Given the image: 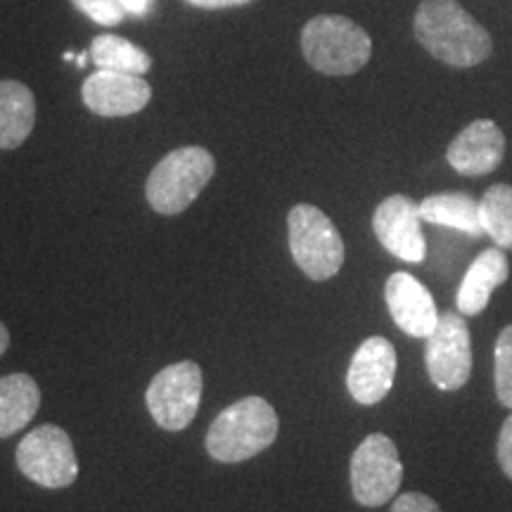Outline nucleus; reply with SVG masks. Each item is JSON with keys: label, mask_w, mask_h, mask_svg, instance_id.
<instances>
[{"label": "nucleus", "mask_w": 512, "mask_h": 512, "mask_svg": "<svg viewBox=\"0 0 512 512\" xmlns=\"http://www.w3.org/2000/svg\"><path fill=\"white\" fill-rule=\"evenodd\" d=\"M8 347H10V332L3 325V320H0V356H3L5 351H8Z\"/></svg>", "instance_id": "nucleus-27"}, {"label": "nucleus", "mask_w": 512, "mask_h": 512, "mask_svg": "<svg viewBox=\"0 0 512 512\" xmlns=\"http://www.w3.org/2000/svg\"><path fill=\"white\" fill-rule=\"evenodd\" d=\"M147 408L162 430H185L202 403V368L192 361H181L152 377L145 394Z\"/></svg>", "instance_id": "nucleus-8"}, {"label": "nucleus", "mask_w": 512, "mask_h": 512, "mask_svg": "<svg viewBox=\"0 0 512 512\" xmlns=\"http://www.w3.org/2000/svg\"><path fill=\"white\" fill-rule=\"evenodd\" d=\"M64 60H67V62H72V60H76V55L72 53V50H67V53H64Z\"/></svg>", "instance_id": "nucleus-29"}, {"label": "nucleus", "mask_w": 512, "mask_h": 512, "mask_svg": "<svg viewBox=\"0 0 512 512\" xmlns=\"http://www.w3.org/2000/svg\"><path fill=\"white\" fill-rule=\"evenodd\" d=\"M498 463H501V470L512 479V415L503 422L501 434H498Z\"/></svg>", "instance_id": "nucleus-24"}, {"label": "nucleus", "mask_w": 512, "mask_h": 512, "mask_svg": "<svg viewBox=\"0 0 512 512\" xmlns=\"http://www.w3.org/2000/svg\"><path fill=\"white\" fill-rule=\"evenodd\" d=\"M119 5L126 10V15L145 17L155 5V0H119Z\"/></svg>", "instance_id": "nucleus-26"}, {"label": "nucleus", "mask_w": 512, "mask_h": 512, "mask_svg": "<svg viewBox=\"0 0 512 512\" xmlns=\"http://www.w3.org/2000/svg\"><path fill=\"white\" fill-rule=\"evenodd\" d=\"M494 363L496 396L505 408H512V325H508L496 339Z\"/></svg>", "instance_id": "nucleus-21"}, {"label": "nucleus", "mask_w": 512, "mask_h": 512, "mask_svg": "<svg viewBox=\"0 0 512 512\" xmlns=\"http://www.w3.org/2000/svg\"><path fill=\"white\" fill-rule=\"evenodd\" d=\"M413 29L427 53L458 69L475 67L494 50L489 31L458 0H422Z\"/></svg>", "instance_id": "nucleus-1"}, {"label": "nucleus", "mask_w": 512, "mask_h": 512, "mask_svg": "<svg viewBox=\"0 0 512 512\" xmlns=\"http://www.w3.org/2000/svg\"><path fill=\"white\" fill-rule=\"evenodd\" d=\"M24 477L43 489H64L79 477V460L69 434L57 425H41L19 441L15 453Z\"/></svg>", "instance_id": "nucleus-6"}, {"label": "nucleus", "mask_w": 512, "mask_h": 512, "mask_svg": "<svg viewBox=\"0 0 512 512\" xmlns=\"http://www.w3.org/2000/svg\"><path fill=\"white\" fill-rule=\"evenodd\" d=\"M278 413L261 396H247L211 422L207 453L219 463H245L278 439Z\"/></svg>", "instance_id": "nucleus-2"}, {"label": "nucleus", "mask_w": 512, "mask_h": 512, "mask_svg": "<svg viewBox=\"0 0 512 512\" xmlns=\"http://www.w3.org/2000/svg\"><path fill=\"white\" fill-rule=\"evenodd\" d=\"M399 448L387 434H370L351 456V494L363 508H380L401 489Z\"/></svg>", "instance_id": "nucleus-7"}, {"label": "nucleus", "mask_w": 512, "mask_h": 512, "mask_svg": "<svg viewBox=\"0 0 512 512\" xmlns=\"http://www.w3.org/2000/svg\"><path fill=\"white\" fill-rule=\"evenodd\" d=\"M389 512H441V508L434 498L418 494V491H408V494L396 498Z\"/></svg>", "instance_id": "nucleus-23"}, {"label": "nucleus", "mask_w": 512, "mask_h": 512, "mask_svg": "<svg viewBox=\"0 0 512 512\" xmlns=\"http://www.w3.org/2000/svg\"><path fill=\"white\" fill-rule=\"evenodd\" d=\"M420 204L406 195H389L377 204L373 230L380 245L408 264H420L427 256V242L420 226Z\"/></svg>", "instance_id": "nucleus-10"}, {"label": "nucleus", "mask_w": 512, "mask_h": 512, "mask_svg": "<svg viewBox=\"0 0 512 512\" xmlns=\"http://www.w3.org/2000/svg\"><path fill=\"white\" fill-rule=\"evenodd\" d=\"M185 3L195 5V8L204 10H223V8H238V5H247L252 0H185Z\"/></svg>", "instance_id": "nucleus-25"}, {"label": "nucleus", "mask_w": 512, "mask_h": 512, "mask_svg": "<svg viewBox=\"0 0 512 512\" xmlns=\"http://www.w3.org/2000/svg\"><path fill=\"white\" fill-rule=\"evenodd\" d=\"M214 171L216 162L209 150L197 145L178 147L152 169L145 185L147 202L157 214H183L211 181Z\"/></svg>", "instance_id": "nucleus-4"}, {"label": "nucleus", "mask_w": 512, "mask_h": 512, "mask_svg": "<svg viewBox=\"0 0 512 512\" xmlns=\"http://www.w3.org/2000/svg\"><path fill=\"white\" fill-rule=\"evenodd\" d=\"M41 406V389L27 373L0 377V439L24 430Z\"/></svg>", "instance_id": "nucleus-17"}, {"label": "nucleus", "mask_w": 512, "mask_h": 512, "mask_svg": "<svg viewBox=\"0 0 512 512\" xmlns=\"http://www.w3.org/2000/svg\"><path fill=\"white\" fill-rule=\"evenodd\" d=\"M505 155V136L491 119H477L453 138L446 159L458 174L484 176L498 169Z\"/></svg>", "instance_id": "nucleus-13"}, {"label": "nucleus", "mask_w": 512, "mask_h": 512, "mask_svg": "<svg viewBox=\"0 0 512 512\" xmlns=\"http://www.w3.org/2000/svg\"><path fill=\"white\" fill-rule=\"evenodd\" d=\"M294 264L316 283L335 278L344 264V242L328 216L313 204H297L287 216Z\"/></svg>", "instance_id": "nucleus-5"}, {"label": "nucleus", "mask_w": 512, "mask_h": 512, "mask_svg": "<svg viewBox=\"0 0 512 512\" xmlns=\"http://www.w3.org/2000/svg\"><path fill=\"white\" fill-rule=\"evenodd\" d=\"M83 105L98 117H131L145 110L152 100V88L143 76L98 69L83 81Z\"/></svg>", "instance_id": "nucleus-11"}, {"label": "nucleus", "mask_w": 512, "mask_h": 512, "mask_svg": "<svg viewBox=\"0 0 512 512\" xmlns=\"http://www.w3.org/2000/svg\"><path fill=\"white\" fill-rule=\"evenodd\" d=\"M72 3L95 24H105V27H114L126 17V10L121 8L119 0H72Z\"/></svg>", "instance_id": "nucleus-22"}, {"label": "nucleus", "mask_w": 512, "mask_h": 512, "mask_svg": "<svg viewBox=\"0 0 512 512\" xmlns=\"http://www.w3.org/2000/svg\"><path fill=\"white\" fill-rule=\"evenodd\" d=\"M306 62L320 74L351 76L363 69L373 55L368 31L342 15H318L302 29Z\"/></svg>", "instance_id": "nucleus-3"}, {"label": "nucleus", "mask_w": 512, "mask_h": 512, "mask_svg": "<svg viewBox=\"0 0 512 512\" xmlns=\"http://www.w3.org/2000/svg\"><path fill=\"white\" fill-rule=\"evenodd\" d=\"M510 275L508 256L501 247L484 249L482 254L467 268L463 283H460L456 306L463 316H479L489 304L491 292L503 285Z\"/></svg>", "instance_id": "nucleus-15"}, {"label": "nucleus", "mask_w": 512, "mask_h": 512, "mask_svg": "<svg viewBox=\"0 0 512 512\" xmlns=\"http://www.w3.org/2000/svg\"><path fill=\"white\" fill-rule=\"evenodd\" d=\"M86 62H88V53L76 55V64H79V67H86Z\"/></svg>", "instance_id": "nucleus-28"}, {"label": "nucleus", "mask_w": 512, "mask_h": 512, "mask_svg": "<svg viewBox=\"0 0 512 512\" xmlns=\"http://www.w3.org/2000/svg\"><path fill=\"white\" fill-rule=\"evenodd\" d=\"M384 299H387L394 323L406 335L427 339L437 328L439 311L434 297L411 273L389 275L387 285H384Z\"/></svg>", "instance_id": "nucleus-14"}, {"label": "nucleus", "mask_w": 512, "mask_h": 512, "mask_svg": "<svg viewBox=\"0 0 512 512\" xmlns=\"http://www.w3.org/2000/svg\"><path fill=\"white\" fill-rule=\"evenodd\" d=\"M420 219L434 226L456 228L460 233L479 238L484 235L482 219H479V202L465 192H441L430 195L420 202Z\"/></svg>", "instance_id": "nucleus-18"}, {"label": "nucleus", "mask_w": 512, "mask_h": 512, "mask_svg": "<svg viewBox=\"0 0 512 512\" xmlns=\"http://www.w3.org/2000/svg\"><path fill=\"white\" fill-rule=\"evenodd\" d=\"M91 60L98 69H110V72H124L136 76L147 74L152 67L150 55L143 48L112 34L95 36V41L91 43Z\"/></svg>", "instance_id": "nucleus-19"}, {"label": "nucleus", "mask_w": 512, "mask_h": 512, "mask_svg": "<svg viewBox=\"0 0 512 512\" xmlns=\"http://www.w3.org/2000/svg\"><path fill=\"white\" fill-rule=\"evenodd\" d=\"M396 351L384 337H370L356 349L347 373V389L361 406H375L392 392Z\"/></svg>", "instance_id": "nucleus-12"}, {"label": "nucleus", "mask_w": 512, "mask_h": 512, "mask_svg": "<svg viewBox=\"0 0 512 512\" xmlns=\"http://www.w3.org/2000/svg\"><path fill=\"white\" fill-rule=\"evenodd\" d=\"M479 219L482 228L496 247L512 249V188L505 183L491 185L479 200Z\"/></svg>", "instance_id": "nucleus-20"}, {"label": "nucleus", "mask_w": 512, "mask_h": 512, "mask_svg": "<svg viewBox=\"0 0 512 512\" xmlns=\"http://www.w3.org/2000/svg\"><path fill=\"white\" fill-rule=\"evenodd\" d=\"M425 363L441 392H458L472 373V342L463 313H439L437 328L427 337Z\"/></svg>", "instance_id": "nucleus-9"}, {"label": "nucleus", "mask_w": 512, "mask_h": 512, "mask_svg": "<svg viewBox=\"0 0 512 512\" xmlns=\"http://www.w3.org/2000/svg\"><path fill=\"white\" fill-rule=\"evenodd\" d=\"M36 100L22 81H0V150H15L31 136Z\"/></svg>", "instance_id": "nucleus-16"}]
</instances>
